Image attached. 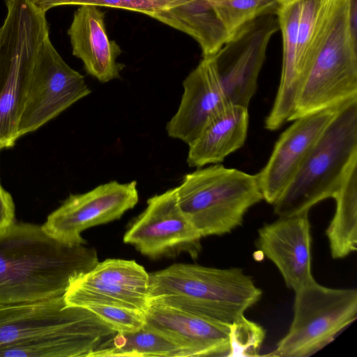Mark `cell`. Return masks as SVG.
Wrapping results in <instances>:
<instances>
[{
  "instance_id": "ffe728a7",
  "label": "cell",
  "mask_w": 357,
  "mask_h": 357,
  "mask_svg": "<svg viewBox=\"0 0 357 357\" xmlns=\"http://www.w3.org/2000/svg\"><path fill=\"white\" fill-rule=\"evenodd\" d=\"M301 0L281 3L276 13L282 36L281 78L273 106L265 119V128L274 131L292 116L297 100L294 87V68Z\"/></svg>"
},
{
  "instance_id": "4fadbf2b",
  "label": "cell",
  "mask_w": 357,
  "mask_h": 357,
  "mask_svg": "<svg viewBox=\"0 0 357 357\" xmlns=\"http://www.w3.org/2000/svg\"><path fill=\"white\" fill-rule=\"evenodd\" d=\"M344 104L296 119L281 133L267 163L257 174L263 199L266 202L273 205L276 202Z\"/></svg>"
},
{
  "instance_id": "d4e9b609",
  "label": "cell",
  "mask_w": 357,
  "mask_h": 357,
  "mask_svg": "<svg viewBox=\"0 0 357 357\" xmlns=\"http://www.w3.org/2000/svg\"><path fill=\"white\" fill-rule=\"evenodd\" d=\"M189 0H31L41 12L60 6L93 5L123 8L144 13L152 17L162 10L183 3Z\"/></svg>"
},
{
  "instance_id": "8fae6325",
  "label": "cell",
  "mask_w": 357,
  "mask_h": 357,
  "mask_svg": "<svg viewBox=\"0 0 357 357\" xmlns=\"http://www.w3.org/2000/svg\"><path fill=\"white\" fill-rule=\"evenodd\" d=\"M137 181H116L100 185L82 194L70 195L42 225L51 236L72 245H86V229L118 220L139 200Z\"/></svg>"
},
{
  "instance_id": "83f0119b",
  "label": "cell",
  "mask_w": 357,
  "mask_h": 357,
  "mask_svg": "<svg viewBox=\"0 0 357 357\" xmlns=\"http://www.w3.org/2000/svg\"><path fill=\"white\" fill-rule=\"evenodd\" d=\"M15 222V205L12 197L0 184V233Z\"/></svg>"
},
{
  "instance_id": "3957f363",
  "label": "cell",
  "mask_w": 357,
  "mask_h": 357,
  "mask_svg": "<svg viewBox=\"0 0 357 357\" xmlns=\"http://www.w3.org/2000/svg\"><path fill=\"white\" fill-rule=\"evenodd\" d=\"M357 163V98L345 103L273 204L279 218L308 213L332 198Z\"/></svg>"
},
{
  "instance_id": "ba28073f",
  "label": "cell",
  "mask_w": 357,
  "mask_h": 357,
  "mask_svg": "<svg viewBox=\"0 0 357 357\" xmlns=\"http://www.w3.org/2000/svg\"><path fill=\"white\" fill-rule=\"evenodd\" d=\"M202 238L180 209L173 188L147 200L146 208L129 223L123 240L151 259L181 254L196 259Z\"/></svg>"
},
{
  "instance_id": "484cf974",
  "label": "cell",
  "mask_w": 357,
  "mask_h": 357,
  "mask_svg": "<svg viewBox=\"0 0 357 357\" xmlns=\"http://www.w3.org/2000/svg\"><path fill=\"white\" fill-rule=\"evenodd\" d=\"M266 337L260 324L242 315L229 324L228 357H251L259 355Z\"/></svg>"
},
{
  "instance_id": "7a4b0ae2",
  "label": "cell",
  "mask_w": 357,
  "mask_h": 357,
  "mask_svg": "<svg viewBox=\"0 0 357 357\" xmlns=\"http://www.w3.org/2000/svg\"><path fill=\"white\" fill-rule=\"evenodd\" d=\"M262 293L241 268L174 264L149 273L150 302L224 324L244 315Z\"/></svg>"
},
{
  "instance_id": "4316f807",
  "label": "cell",
  "mask_w": 357,
  "mask_h": 357,
  "mask_svg": "<svg viewBox=\"0 0 357 357\" xmlns=\"http://www.w3.org/2000/svg\"><path fill=\"white\" fill-rule=\"evenodd\" d=\"M83 307L93 312L116 333H133L145 326V312L139 310L104 304H89Z\"/></svg>"
},
{
  "instance_id": "cb8c5ba5",
  "label": "cell",
  "mask_w": 357,
  "mask_h": 357,
  "mask_svg": "<svg viewBox=\"0 0 357 357\" xmlns=\"http://www.w3.org/2000/svg\"><path fill=\"white\" fill-rule=\"evenodd\" d=\"M229 36L255 19L276 14L279 0H210Z\"/></svg>"
},
{
  "instance_id": "7c38bea8",
  "label": "cell",
  "mask_w": 357,
  "mask_h": 357,
  "mask_svg": "<svg viewBox=\"0 0 357 357\" xmlns=\"http://www.w3.org/2000/svg\"><path fill=\"white\" fill-rule=\"evenodd\" d=\"M67 304H104L145 312L150 303L149 273L135 260L107 259L75 281L64 294Z\"/></svg>"
},
{
  "instance_id": "2e32d148",
  "label": "cell",
  "mask_w": 357,
  "mask_h": 357,
  "mask_svg": "<svg viewBox=\"0 0 357 357\" xmlns=\"http://www.w3.org/2000/svg\"><path fill=\"white\" fill-rule=\"evenodd\" d=\"M145 326L183 348L187 356H227L229 324L212 321L165 305L150 302Z\"/></svg>"
},
{
  "instance_id": "44dd1931",
  "label": "cell",
  "mask_w": 357,
  "mask_h": 357,
  "mask_svg": "<svg viewBox=\"0 0 357 357\" xmlns=\"http://www.w3.org/2000/svg\"><path fill=\"white\" fill-rule=\"evenodd\" d=\"M151 17L192 37L203 57L215 54L229 38L210 0H189Z\"/></svg>"
},
{
  "instance_id": "5bb4252c",
  "label": "cell",
  "mask_w": 357,
  "mask_h": 357,
  "mask_svg": "<svg viewBox=\"0 0 357 357\" xmlns=\"http://www.w3.org/2000/svg\"><path fill=\"white\" fill-rule=\"evenodd\" d=\"M308 213L279 218L258 230L256 247L279 270L294 291L314 280L311 266Z\"/></svg>"
},
{
  "instance_id": "f1b7e54d",
  "label": "cell",
  "mask_w": 357,
  "mask_h": 357,
  "mask_svg": "<svg viewBox=\"0 0 357 357\" xmlns=\"http://www.w3.org/2000/svg\"><path fill=\"white\" fill-rule=\"evenodd\" d=\"M288 1H289V0H279V1H280L281 3H285V2Z\"/></svg>"
},
{
  "instance_id": "7402d4cb",
  "label": "cell",
  "mask_w": 357,
  "mask_h": 357,
  "mask_svg": "<svg viewBox=\"0 0 357 357\" xmlns=\"http://www.w3.org/2000/svg\"><path fill=\"white\" fill-rule=\"evenodd\" d=\"M336 207L326 230L331 255L342 259L357 250V163L334 194Z\"/></svg>"
},
{
  "instance_id": "603a6c76",
  "label": "cell",
  "mask_w": 357,
  "mask_h": 357,
  "mask_svg": "<svg viewBox=\"0 0 357 357\" xmlns=\"http://www.w3.org/2000/svg\"><path fill=\"white\" fill-rule=\"evenodd\" d=\"M187 356L185 351L166 336L146 328L128 333H117L95 357Z\"/></svg>"
},
{
  "instance_id": "d6986e66",
  "label": "cell",
  "mask_w": 357,
  "mask_h": 357,
  "mask_svg": "<svg viewBox=\"0 0 357 357\" xmlns=\"http://www.w3.org/2000/svg\"><path fill=\"white\" fill-rule=\"evenodd\" d=\"M249 123L248 108L227 105L206 123L189 146L190 167L218 164L245 144Z\"/></svg>"
},
{
  "instance_id": "8992f818",
  "label": "cell",
  "mask_w": 357,
  "mask_h": 357,
  "mask_svg": "<svg viewBox=\"0 0 357 357\" xmlns=\"http://www.w3.org/2000/svg\"><path fill=\"white\" fill-rule=\"evenodd\" d=\"M350 3L337 0L289 121L357 98L356 30L351 24Z\"/></svg>"
},
{
  "instance_id": "6da1fadb",
  "label": "cell",
  "mask_w": 357,
  "mask_h": 357,
  "mask_svg": "<svg viewBox=\"0 0 357 357\" xmlns=\"http://www.w3.org/2000/svg\"><path fill=\"white\" fill-rule=\"evenodd\" d=\"M98 262L93 247L59 241L42 225L15 222L0 233V305L64 296Z\"/></svg>"
},
{
  "instance_id": "9a60e30c",
  "label": "cell",
  "mask_w": 357,
  "mask_h": 357,
  "mask_svg": "<svg viewBox=\"0 0 357 357\" xmlns=\"http://www.w3.org/2000/svg\"><path fill=\"white\" fill-rule=\"evenodd\" d=\"M87 308L66 303L64 296L0 305V349L44 333L99 319Z\"/></svg>"
},
{
  "instance_id": "ac0fdd59",
  "label": "cell",
  "mask_w": 357,
  "mask_h": 357,
  "mask_svg": "<svg viewBox=\"0 0 357 357\" xmlns=\"http://www.w3.org/2000/svg\"><path fill=\"white\" fill-rule=\"evenodd\" d=\"M99 6L82 5L68 30L73 54L80 59L86 73L100 82L120 78L125 66L116 61L120 46L107 36L105 14Z\"/></svg>"
},
{
  "instance_id": "277c9868",
  "label": "cell",
  "mask_w": 357,
  "mask_h": 357,
  "mask_svg": "<svg viewBox=\"0 0 357 357\" xmlns=\"http://www.w3.org/2000/svg\"><path fill=\"white\" fill-rule=\"evenodd\" d=\"M0 28V149L13 146L36 64L49 36L45 13L31 0H6Z\"/></svg>"
},
{
  "instance_id": "9c48e42d",
  "label": "cell",
  "mask_w": 357,
  "mask_h": 357,
  "mask_svg": "<svg viewBox=\"0 0 357 357\" xmlns=\"http://www.w3.org/2000/svg\"><path fill=\"white\" fill-rule=\"evenodd\" d=\"M278 29L276 14L261 15L238 29L211 56L228 104L248 107L268 44Z\"/></svg>"
},
{
  "instance_id": "52a82bcc",
  "label": "cell",
  "mask_w": 357,
  "mask_h": 357,
  "mask_svg": "<svg viewBox=\"0 0 357 357\" xmlns=\"http://www.w3.org/2000/svg\"><path fill=\"white\" fill-rule=\"evenodd\" d=\"M356 316V289L327 287L314 280L295 291L291 324L270 355L312 356L331 342Z\"/></svg>"
},
{
  "instance_id": "30bf717a",
  "label": "cell",
  "mask_w": 357,
  "mask_h": 357,
  "mask_svg": "<svg viewBox=\"0 0 357 357\" xmlns=\"http://www.w3.org/2000/svg\"><path fill=\"white\" fill-rule=\"evenodd\" d=\"M90 93L84 77L63 61L48 38L28 86L17 138L35 131Z\"/></svg>"
},
{
  "instance_id": "e0dca14e",
  "label": "cell",
  "mask_w": 357,
  "mask_h": 357,
  "mask_svg": "<svg viewBox=\"0 0 357 357\" xmlns=\"http://www.w3.org/2000/svg\"><path fill=\"white\" fill-rule=\"evenodd\" d=\"M183 93L176 114L167 123L170 137L192 143L209 119L227 105L211 56L203 57L183 82Z\"/></svg>"
},
{
  "instance_id": "f546056e",
  "label": "cell",
  "mask_w": 357,
  "mask_h": 357,
  "mask_svg": "<svg viewBox=\"0 0 357 357\" xmlns=\"http://www.w3.org/2000/svg\"><path fill=\"white\" fill-rule=\"evenodd\" d=\"M1 150V149H0Z\"/></svg>"
},
{
  "instance_id": "5b68a950",
  "label": "cell",
  "mask_w": 357,
  "mask_h": 357,
  "mask_svg": "<svg viewBox=\"0 0 357 357\" xmlns=\"http://www.w3.org/2000/svg\"><path fill=\"white\" fill-rule=\"evenodd\" d=\"M176 190L180 209L202 238L230 233L264 199L257 174L220 163L185 174Z\"/></svg>"
}]
</instances>
